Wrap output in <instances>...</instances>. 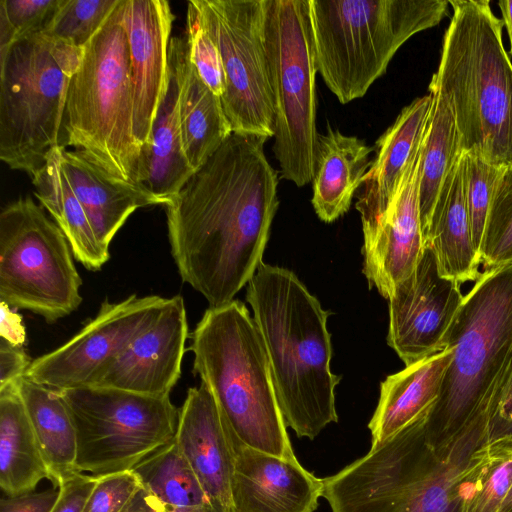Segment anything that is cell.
Segmentation results:
<instances>
[{
	"mask_svg": "<svg viewBox=\"0 0 512 512\" xmlns=\"http://www.w3.org/2000/svg\"><path fill=\"white\" fill-rule=\"evenodd\" d=\"M266 141L233 132L165 206L178 273L209 307L233 301L262 263L279 205Z\"/></svg>",
	"mask_w": 512,
	"mask_h": 512,
	"instance_id": "cell-1",
	"label": "cell"
},
{
	"mask_svg": "<svg viewBox=\"0 0 512 512\" xmlns=\"http://www.w3.org/2000/svg\"><path fill=\"white\" fill-rule=\"evenodd\" d=\"M424 416L322 479L332 512H462L488 444L487 422L434 449Z\"/></svg>",
	"mask_w": 512,
	"mask_h": 512,
	"instance_id": "cell-2",
	"label": "cell"
},
{
	"mask_svg": "<svg viewBox=\"0 0 512 512\" xmlns=\"http://www.w3.org/2000/svg\"><path fill=\"white\" fill-rule=\"evenodd\" d=\"M247 301L262 338L286 427L313 440L336 423L332 346L325 311L290 270L261 263L248 282Z\"/></svg>",
	"mask_w": 512,
	"mask_h": 512,
	"instance_id": "cell-3",
	"label": "cell"
},
{
	"mask_svg": "<svg viewBox=\"0 0 512 512\" xmlns=\"http://www.w3.org/2000/svg\"><path fill=\"white\" fill-rule=\"evenodd\" d=\"M453 9L429 92L450 107L464 152L512 164V63L502 42L503 21L487 0L449 1Z\"/></svg>",
	"mask_w": 512,
	"mask_h": 512,
	"instance_id": "cell-4",
	"label": "cell"
},
{
	"mask_svg": "<svg viewBox=\"0 0 512 512\" xmlns=\"http://www.w3.org/2000/svg\"><path fill=\"white\" fill-rule=\"evenodd\" d=\"M453 350L439 396L423 424L428 444L445 447L486 421L512 363V264L484 270L444 338Z\"/></svg>",
	"mask_w": 512,
	"mask_h": 512,
	"instance_id": "cell-5",
	"label": "cell"
},
{
	"mask_svg": "<svg viewBox=\"0 0 512 512\" xmlns=\"http://www.w3.org/2000/svg\"><path fill=\"white\" fill-rule=\"evenodd\" d=\"M193 373L213 395L232 434L255 450L297 460L260 333L246 306L209 307L191 335Z\"/></svg>",
	"mask_w": 512,
	"mask_h": 512,
	"instance_id": "cell-6",
	"label": "cell"
},
{
	"mask_svg": "<svg viewBox=\"0 0 512 512\" xmlns=\"http://www.w3.org/2000/svg\"><path fill=\"white\" fill-rule=\"evenodd\" d=\"M123 8L120 0L84 46L69 84L63 127L66 143L75 152L107 177L143 193Z\"/></svg>",
	"mask_w": 512,
	"mask_h": 512,
	"instance_id": "cell-7",
	"label": "cell"
},
{
	"mask_svg": "<svg viewBox=\"0 0 512 512\" xmlns=\"http://www.w3.org/2000/svg\"><path fill=\"white\" fill-rule=\"evenodd\" d=\"M317 71L342 104L363 97L399 48L436 26L445 0H309Z\"/></svg>",
	"mask_w": 512,
	"mask_h": 512,
	"instance_id": "cell-8",
	"label": "cell"
},
{
	"mask_svg": "<svg viewBox=\"0 0 512 512\" xmlns=\"http://www.w3.org/2000/svg\"><path fill=\"white\" fill-rule=\"evenodd\" d=\"M83 49L39 33L0 56V160L11 169L32 178L63 145L69 84Z\"/></svg>",
	"mask_w": 512,
	"mask_h": 512,
	"instance_id": "cell-9",
	"label": "cell"
},
{
	"mask_svg": "<svg viewBox=\"0 0 512 512\" xmlns=\"http://www.w3.org/2000/svg\"><path fill=\"white\" fill-rule=\"evenodd\" d=\"M265 48L274 101L273 151L297 187L315 174L320 134L309 0H265Z\"/></svg>",
	"mask_w": 512,
	"mask_h": 512,
	"instance_id": "cell-10",
	"label": "cell"
},
{
	"mask_svg": "<svg viewBox=\"0 0 512 512\" xmlns=\"http://www.w3.org/2000/svg\"><path fill=\"white\" fill-rule=\"evenodd\" d=\"M60 393L76 430L75 471L95 478L131 471L175 439L179 409L170 396L90 385Z\"/></svg>",
	"mask_w": 512,
	"mask_h": 512,
	"instance_id": "cell-11",
	"label": "cell"
},
{
	"mask_svg": "<svg viewBox=\"0 0 512 512\" xmlns=\"http://www.w3.org/2000/svg\"><path fill=\"white\" fill-rule=\"evenodd\" d=\"M70 244L44 208L30 197L0 213V299L53 323L82 302L81 277Z\"/></svg>",
	"mask_w": 512,
	"mask_h": 512,
	"instance_id": "cell-12",
	"label": "cell"
},
{
	"mask_svg": "<svg viewBox=\"0 0 512 512\" xmlns=\"http://www.w3.org/2000/svg\"><path fill=\"white\" fill-rule=\"evenodd\" d=\"M225 74L221 97L232 132L274 136V101L265 48V0H194Z\"/></svg>",
	"mask_w": 512,
	"mask_h": 512,
	"instance_id": "cell-13",
	"label": "cell"
},
{
	"mask_svg": "<svg viewBox=\"0 0 512 512\" xmlns=\"http://www.w3.org/2000/svg\"><path fill=\"white\" fill-rule=\"evenodd\" d=\"M157 295L104 301L96 317L66 343L34 359L24 377L54 390L91 385L159 315Z\"/></svg>",
	"mask_w": 512,
	"mask_h": 512,
	"instance_id": "cell-14",
	"label": "cell"
},
{
	"mask_svg": "<svg viewBox=\"0 0 512 512\" xmlns=\"http://www.w3.org/2000/svg\"><path fill=\"white\" fill-rule=\"evenodd\" d=\"M464 296L443 277L429 247L410 276L389 297L388 345L409 366L445 349V335Z\"/></svg>",
	"mask_w": 512,
	"mask_h": 512,
	"instance_id": "cell-15",
	"label": "cell"
},
{
	"mask_svg": "<svg viewBox=\"0 0 512 512\" xmlns=\"http://www.w3.org/2000/svg\"><path fill=\"white\" fill-rule=\"evenodd\" d=\"M423 137L407 164L388 209L370 229L363 232V273L369 287H376L386 299L397 284L412 274L425 249L419 207Z\"/></svg>",
	"mask_w": 512,
	"mask_h": 512,
	"instance_id": "cell-16",
	"label": "cell"
},
{
	"mask_svg": "<svg viewBox=\"0 0 512 512\" xmlns=\"http://www.w3.org/2000/svg\"><path fill=\"white\" fill-rule=\"evenodd\" d=\"M187 337L184 299L180 295L167 298L157 318L90 386L170 396L181 375Z\"/></svg>",
	"mask_w": 512,
	"mask_h": 512,
	"instance_id": "cell-17",
	"label": "cell"
},
{
	"mask_svg": "<svg viewBox=\"0 0 512 512\" xmlns=\"http://www.w3.org/2000/svg\"><path fill=\"white\" fill-rule=\"evenodd\" d=\"M187 59L186 38L171 37L164 91L138 165L139 187L154 205H168L194 174L184 150L179 107Z\"/></svg>",
	"mask_w": 512,
	"mask_h": 512,
	"instance_id": "cell-18",
	"label": "cell"
},
{
	"mask_svg": "<svg viewBox=\"0 0 512 512\" xmlns=\"http://www.w3.org/2000/svg\"><path fill=\"white\" fill-rule=\"evenodd\" d=\"M123 15L130 52L134 132L142 148L149 140L165 87L175 16L166 0H124Z\"/></svg>",
	"mask_w": 512,
	"mask_h": 512,
	"instance_id": "cell-19",
	"label": "cell"
},
{
	"mask_svg": "<svg viewBox=\"0 0 512 512\" xmlns=\"http://www.w3.org/2000/svg\"><path fill=\"white\" fill-rule=\"evenodd\" d=\"M233 444L232 512H313L317 508L322 479L298 460L255 450L234 435Z\"/></svg>",
	"mask_w": 512,
	"mask_h": 512,
	"instance_id": "cell-20",
	"label": "cell"
},
{
	"mask_svg": "<svg viewBox=\"0 0 512 512\" xmlns=\"http://www.w3.org/2000/svg\"><path fill=\"white\" fill-rule=\"evenodd\" d=\"M175 441L211 504L221 512H232L233 434L203 383L187 391Z\"/></svg>",
	"mask_w": 512,
	"mask_h": 512,
	"instance_id": "cell-21",
	"label": "cell"
},
{
	"mask_svg": "<svg viewBox=\"0 0 512 512\" xmlns=\"http://www.w3.org/2000/svg\"><path fill=\"white\" fill-rule=\"evenodd\" d=\"M432 101L430 93L413 100L376 141L375 157L362 179L355 205L363 232L370 229L391 204L425 132Z\"/></svg>",
	"mask_w": 512,
	"mask_h": 512,
	"instance_id": "cell-22",
	"label": "cell"
},
{
	"mask_svg": "<svg viewBox=\"0 0 512 512\" xmlns=\"http://www.w3.org/2000/svg\"><path fill=\"white\" fill-rule=\"evenodd\" d=\"M424 245L433 251L438 270L443 277L459 284L479 278L481 260L472 238L463 175V154L438 196L424 237Z\"/></svg>",
	"mask_w": 512,
	"mask_h": 512,
	"instance_id": "cell-23",
	"label": "cell"
},
{
	"mask_svg": "<svg viewBox=\"0 0 512 512\" xmlns=\"http://www.w3.org/2000/svg\"><path fill=\"white\" fill-rule=\"evenodd\" d=\"M453 350L421 359L382 383L376 410L368 424L376 445L428 413L436 402Z\"/></svg>",
	"mask_w": 512,
	"mask_h": 512,
	"instance_id": "cell-24",
	"label": "cell"
},
{
	"mask_svg": "<svg viewBox=\"0 0 512 512\" xmlns=\"http://www.w3.org/2000/svg\"><path fill=\"white\" fill-rule=\"evenodd\" d=\"M61 169L82 205L94 233L109 249L113 238L130 215L140 207L154 205L140 191L116 182L100 172L74 150L59 147Z\"/></svg>",
	"mask_w": 512,
	"mask_h": 512,
	"instance_id": "cell-25",
	"label": "cell"
},
{
	"mask_svg": "<svg viewBox=\"0 0 512 512\" xmlns=\"http://www.w3.org/2000/svg\"><path fill=\"white\" fill-rule=\"evenodd\" d=\"M374 147L356 136L327 128L320 134L313 182L312 205L330 223L345 214L372 161Z\"/></svg>",
	"mask_w": 512,
	"mask_h": 512,
	"instance_id": "cell-26",
	"label": "cell"
},
{
	"mask_svg": "<svg viewBox=\"0 0 512 512\" xmlns=\"http://www.w3.org/2000/svg\"><path fill=\"white\" fill-rule=\"evenodd\" d=\"M20 381L0 388V486L7 496L32 492L43 479L52 481L19 390Z\"/></svg>",
	"mask_w": 512,
	"mask_h": 512,
	"instance_id": "cell-27",
	"label": "cell"
},
{
	"mask_svg": "<svg viewBox=\"0 0 512 512\" xmlns=\"http://www.w3.org/2000/svg\"><path fill=\"white\" fill-rule=\"evenodd\" d=\"M60 146L50 152L44 167L32 177L34 195L64 233L74 258L86 269L98 271L108 261L109 249L97 239L61 169Z\"/></svg>",
	"mask_w": 512,
	"mask_h": 512,
	"instance_id": "cell-28",
	"label": "cell"
},
{
	"mask_svg": "<svg viewBox=\"0 0 512 512\" xmlns=\"http://www.w3.org/2000/svg\"><path fill=\"white\" fill-rule=\"evenodd\" d=\"M19 390L54 485L75 471L76 430L58 390L23 377Z\"/></svg>",
	"mask_w": 512,
	"mask_h": 512,
	"instance_id": "cell-29",
	"label": "cell"
},
{
	"mask_svg": "<svg viewBox=\"0 0 512 512\" xmlns=\"http://www.w3.org/2000/svg\"><path fill=\"white\" fill-rule=\"evenodd\" d=\"M179 107L184 150L195 172L233 132L221 98L201 80L189 57Z\"/></svg>",
	"mask_w": 512,
	"mask_h": 512,
	"instance_id": "cell-30",
	"label": "cell"
},
{
	"mask_svg": "<svg viewBox=\"0 0 512 512\" xmlns=\"http://www.w3.org/2000/svg\"><path fill=\"white\" fill-rule=\"evenodd\" d=\"M432 95V107L423 137L419 207L425 237L438 196L463 150L452 111L441 95Z\"/></svg>",
	"mask_w": 512,
	"mask_h": 512,
	"instance_id": "cell-31",
	"label": "cell"
},
{
	"mask_svg": "<svg viewBox=\"0 0 512 512\" xmlns=\"http://www.w3.org/2000/svg\"><path fill=\"white\" fill-rule=\"evenodd\" d=\"M131 471L148 493L166 505L194 508L211 504L175 439Z\"/></svg>",
	"mask_w": 512,
	"mask_h": 512,
	"instance_id": "cell-32",
	"label": "cell"
},
{
	"mask_svg": "<svg viewBox=\"0 0 512 512\" xmlns=\"http://www.w3.org/2000/svg\"><path fill=\"white\" fill-rule=\"evenodd\" d=\"M512 483V438L487 444L462 512H498Z\"/></svg>",
	"mask_w": 512,
	"mask_h": 512,
	"instance_id": "cell-33",
	"label": "cell"
},
{
	"mask_svg": "<svg viewBox=\"0 0 512 512\" xmlns=\"http://www.w3.org/2000/svg\"><path fill=\"white\" fill-rule=\"evenodd\" d=\"M479 255L484 270L512 264V164L496 183Z\"/></svg>",
	"mask_w": 512,
	"mask_h": 512,
	"instance_id": "cell-34",
	"label": "cell"
},
{
	"mask_svg": "<svg viewBox=\"0 0 512 512\" xmlns=\"http://www.w3.org/2000/svg\"><path fill=\"white\" fill-rule=\"evenodd\" d=\"M119 1L61 0L42 34L83 48L103 26Z\"/></svg>",
	"mask_w": 512,
	"mask_h": 512,
	"instance_id": "cell-35",
	"label": "cell"
},
{
	"mask_svg": "<svg viewBox=\"0 0 512 512\" xmlns=\"http://www.w3.org/2000/svg\"><path fill=\"white\" fill-rule=\"evenodd\" d=\"M503 168L492 165L476 155L463 153L466 200L472 238L478 252L492 195Z\"/></svg>",
	"mask_w": 512,
	"mask_h": 512,
	"instance_id": "cell-36",
	"label": "cell"
},
{
	"mask_svg": "<svg viewBox=\"0 0 512 512\" xmlns=\"http://www.w3.org/2000/svg\"><path fill=\"white\" fill-rule=\"evenodd\" d=\"M188 57L201 80L220 98L225 91V74L218 47L206 29L194 0L187 5Z\"/></svg>",
	"mask_w": 512,
	"mask_h": 512,
	"instance_id": "cell-37",
	"label": "cell"
},
{
	"mask_svg": "<svg viewBox=\"0 0 512 512\" xmlns=\"http://www.w3.org/2000/svg\"><path fill=\"white\" fill-rule=\"evenodd\" d=\"M61 0H1L0 17L18 39L42 33Z\"/></svg>",
	"mask_w": 512,
	"mask_h": 512,
	"instance_id": "cell-38",
	"label": "cell"
},
{
	"mask_svg": "<svg viewBox=\"0 0 512 512\" xmlns=\"http://www.w3.org/2000/svg\"><path fill=\"white\" fill-rule=\"evenodd\" d=\"M140 488L132 471L97 478L83 512H122Z\"/></svg>",
	"mask_w": 512,
	"mask_h": 512,
	"instance_id": "cell-39",
	"label": "cell"
},
{
	"mask_svg": "<svg viewBox=\"0 0 512 512\" xmlns=\"http://www.w3.org/2000/svg\"><path fill=\"white\" fill-rule=\"evenodd\" d=\"M486 431L488 443L512 438V363L490 407Z\"/></svg>",
	"mask_w": 512,
	"mask_h": 512,
	"instance_id": "cell-40",
	"label": "cell"
},
{
	"mask_svg": "<svg viewBox=\"0 0 512 512\" xmlns=\"http://www.w3.org/2000/svg\"><path fill=\"white\" fill-rule=\"evenodd\" d=\"M97 478L78 471L64 476L58 484L59 496L51 512H83Z\"/></svg>",
	"mask_w": 512,
	"mask_h": 512,
	"instance_id": "cell-41",
	"label": "cell"
},
{
	"mask_svg": "<svg viewBox=\"0 0 512 512\" xmlns=\"http://www.w3.org/2000/svg\"><path fill=\"white\" fill-rule=\"evenodd\" d=\"M31 362L23 346L0 337V388L19 382Z\"/></svg>",
	"mask_w": 512,
	"mask_h": 512,
	"instance_id": "cell-42",
	"label": "cell"
},
{
	"mask_svg": "<svg viewBox=\"0 0 512 512\" xmlns=\"http://www.w3.org/2000/svg\"><path fill=\"white\" fill-rule=\"evenodd\" d=\"M58 496L59 488L4 497L0 512H51Z\"/></svg>",
	"mask_w": 512,
	"mask_h": 512,
	"instance_id": "cell-43",
	"label": "cell"
},
{
	"mask_svg": "<svg viewBox=\"0 0 512 512\" xmlns=\"http://www.w3.org/2000/svg\"><path fill=\"white\" fill-rule=\"evenodd\" d=\"M122 512H221L213 505L208 504L205 506L194 508H174L166 505L150 493H148L142 486L136 492L134 497L125 507Z\"/></svg>",
	"mask_w": 512,
	"mask_h": 512,
	"instance_id": "cell-44",
	"label": "cell"
},
{
	"mask_svg": "<svg viewBox=\"0 0 512 512\" xmlns=\"http://www.w3.org/2000/svg\"><path fill=\"white\" fill-rule=\"evenodd\" d=\"M0 311V337L11 344L23 346L26 332L20 316L14 313L11 307L4 302H1Z\"/></svg>",
	"mask_w": 512,
	"mask_h": 512,
	"instance_id": "cell-45",
	"label": "cell"
},
{
	"mask_svg": "<svg viewBox=\"0 0 512 512\" xmlns=\"http://www.w3.org/2000/svg\"><path fill=\"white\" fill-rule=\"evenodd\" d=\"M498 6L509 37L510 49L508 54L512 56V0H501L498 2Z\"/></svg>",
	"mask_w": 512,
	"mask_h": 512,
	"instance_id": "cell-46",
	"label": "cell"
},
{
	"mask_svg": "<svg viewBox=\"0 0 512 512\" xmlns=\"http://www.w3.org/2000/svg\"><path fill=\"white\" fill-rule=\"evenodd\" d=\"M498 512H512V483Z\"/></svg>",
	"mask_w": 512,
	"mask_h": 512,
	"instance_id": "cell-47",
	"label": "cell"
}]
</instances>
